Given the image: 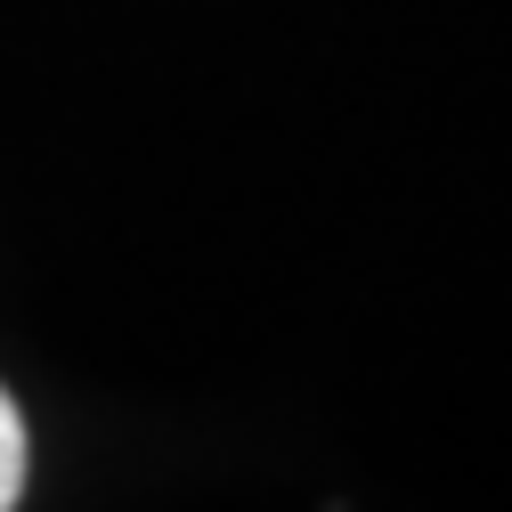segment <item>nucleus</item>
<instances>
[{
    "label": "nucleus",
    "instance_id": "1",
    "mask_svg": "<svg viewBox=\"0 0 512 512\" xmlns=\"http://www.w3.org/2000/svg\"><path fill=\"white\" fill-rule=\"evenodd\" d=\"M17 496H25V415L0 391V512H17Z\"/></svg>",
    "mask_w": 512,
    "mask_h": 512
}]
</instances>
